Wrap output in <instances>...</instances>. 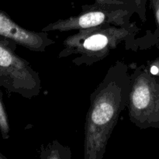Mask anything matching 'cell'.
Wrapping results in <instances>:
<instances>
[{
    "label": "cell",
    "mask_w": 159,
    "mask_h": 159,
    "mask_svg": "<svg viewBox=\"0 0 159 159\" xmlns=\"http://www.w3.org/2000/svg\"><path fill=\"white\" fill-rule=\"evenodd\" d=\"M130 89V67L117 61L90 96L85 123V159L103 158L121 112L127 107Z\"/></svg>",
    "instance_id": "1"
},
{
    "label": "cell",
    "mask_w": 159,
    "mask_h": 159,
    "mask_svg": "<svg viewBox=\"0 0 159 159\" xmlns=\"http://www.w3.org/2000/svg\"><path fill=\"white\" fill-rule=\"evenodd\" d=\"M140 30L133 23L127 26L102 25L80 30L64 40L58 57L74 56L71 61L77 66H91L121 45L127 50L137 51L139 48L137 37Z\"/></svg>",
    "instance_id": "2"
},
{
    "label": "cell",
    "mask_w": 159,
    "mask_h": 159,
    "mask_svg": "<svg viewBox=\"0 0 159 159\" xmlns=\"http://www.w3.org/2000/svg\"><path fill=\"white\" fill-rule=\"evenodd\" d=\"M130 77L127 108L130 122L140 129H159V77L144 65H136Z\"/></svg>",
    "instance_id": "3"
},
{
    "label": "cell",
    "mask_w": 159,
    "mask_h": 159,
    "mask_svg": "<svg viewBox=\"0 0 159 159\" xmlns=\"http://www.w3.org/2000/svg\"><path fill=\"white\" fill-rule=\"evenodd\" d=\"M134 13L124 0H95L94 3L82 6L80 13L59 20L42 28L43 32H67L80 30L102 25L127 26Z\"/></svg>",
    "instance_id": "4"
},
{
    "label": "cell",
    "mask_w": 159,
    "mask_h": 159,
    "mask_svg": "<svg viewBox=\"0 0 159 159\" xmlns=\"http://www.w3.org/2000/svg\"><path fill=\"white\" fill-rule=\"evenodd\" d=\"M0 35L10 38L19 44L35 52H43L54 43L47 32L28 30L2 14H0Z\"/></svg>",
    "instance_id": "5"
},
{
    "label": "cell",
    "mask_w": 159,
    "mask_h": 159,
    "mask_svg": "<svg viewBox=\"0 0 159 159\" xmlns=\"http://www.w3.org/2000/svg\"><path fill=\"white\" fill-rule=\"evenodd\" d=\"M40 158L49 159H67L71 158V152H70L69 148L61 145L57 141H54L52 144H49L43 150L42 148Z\"/></svg>",
    "instance_id": "6"
},
{
    "label": "cell",
    "mask_w": 159,
    "mask_h": 159,
    "mask_svg": "<svg viewBox=\"0 0 159 159\" xmlns=\"http://www.w3.org/2000/svg\"><path fill=\"white\" fill-rule=\"evenodd\" d=\"M135 15L142 22L147 20V4L149 0H124Z\"/></svg>",
    "instance_id": "7"
},
{
    "label": "cell",
    "mask_w": 159,
    "mask_h": 159,
    "mask_svg": "<svg viewBox=\"0 0 159 159\" xmlns=\"http://www.w3.org/2000/svg\"><path fill=\"white\" fill-rule=\"evenodd\" d=\"M148 68L151 74L159 77V58H157L155 60L149 62Z\"/></svg>",
    "instance_id": "8"
},
{
    "label": "cell",
    "mask_w": 159,
    "mask_h": 159,
    "mask_svg": "<svg viewBox=\"0 0 159 159\" xmlns=\"http://www.w3.org/2000/svg\"><path fill=\"white\" fill-rule=\"evenodd\" d=\"M149 2L153 9L155 21H156L157 26L159 30V0H149Z\"/></svg>",
    "instance_id": "9"
}]
</instances>
